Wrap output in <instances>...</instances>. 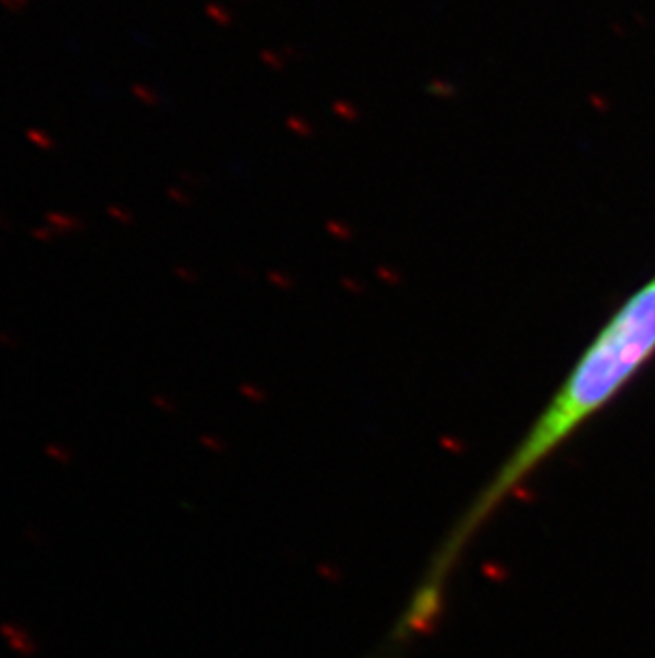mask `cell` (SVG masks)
Instances as JSON below:
<instances>
[{
    "label": "cell",
    "mask_w": 655,
    "mask_h": 658,
    "mask_svg": "<svg viewBox=\"0 0 655 658\" xmlns=\"http://www.w3.org/2000/svg\"><path fill=\"white\" fill-rule=\"evenodd\" d=\"M43 454H45V459H49L51 463H58L62 467H68L75 461L73 450L62 441H47L43 445Z\"/></svg>",
    "instance_id": "3"
},
{
    "label": "cell",
    "mask_w": 655,
    "mask_h": 658,
    "mask_svg": "<svg viewBox=\"0 0 655 658\" xmlns=\"http://www.w3.org/2000/svg\"><path fill=\"white\" fill-rule=\"evenodd\" d=\"M653 354L655 277L625 299L598 330L551 396L549 405L540 411L515 450L506 456L500 469L483 486V490L453 526L405 612L403 624L409 631L415 633L432 622V616L441 605L445 582L472 535L551 454L560 450V445H564L598 411H602L636 377Z\"/></svg>",
    "instance_id": "1"
},
{
    "label": "cell",
    "mask_w": 655,
    "mask_h": 658,
    "mask_svg": "<svg viewBox=\"0 0 655 658\" xmlns=\"http://www.w3.org/2000/svg\"><path fill=\"white\" fill-rule=\"evenodd\" d=\"M0 637L5 639L7 648L19 658H35L39 654V643L35 635L24 624L17 622H0Z\"/></svg>",
    "instance_id": "2"
},
{
    "label": "cell",
    "mask_w": 655,
    "mask_h": 658,
    "mask_svg": "<svg viewBox=\"0 0 655 658\" xmlns=\"http://www.w3.org/2000/svg\"><path fill=\"white\" fill-rule=\"evenodd\" d=\"M0 5L7 7L9 11H21L28 7V0H0Z\"/></svg>",
    "instance_id": "4"
},
{
    "label": "cell",
    "mask_w": 655,
    "mask_h": 658,
    "mask_svg": "<svg viewBox=\"0 0 655 658\" xmlns=\"http://www.w3.org/2000/svg\"><path fill=\"white\" fill-rule=\"evenodd\" d=\"M43 134H45V132H35V130H30V134H28V139H30V141H37L39 145H43V148H51V141H47Z\"/></svg>",
    "instance_id": "5"
}]
</instances>
